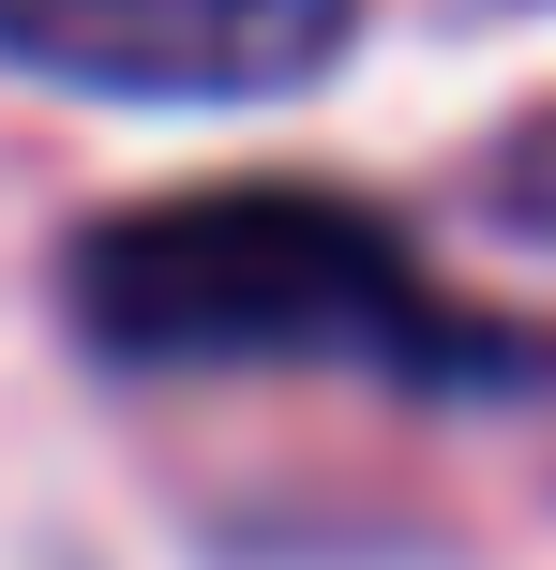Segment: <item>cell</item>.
Returning <instances> with one entry per match:
<instances>
[{
    "mask_svg": "<svg viewBox=\"0 0 556 570\" xmlns=\"http://www.w3.org/2000/svg\"><path fill=\"white\" fill-rule=\"evenodd\" d=\"M361 0H0V60L120 106H256L331 76Z\"/></svg>",
    "mask_w": 556,
    "mask_h": 570,
    "instance_id": "7a4b0ae2",
    "label": "cell"
},
{
    "mask_svg": "<svg viewBox=\"0 0 556 570\" xmlns=\"http://www.w3.org/2000/svg\"><path fill=\"white\" fill-rule=\"evenodd\" d=\"M60 301L106 361L211 375V361H377L407 391H511L527 331L467 315L407 240L331 180H196V196L106 210L60 256Z\"/></svg>",
    "mask_w": 556,
    "mask_h": 570,
    "instance_id": "6da1fadb",
    "label": "cell"
}]
</instances>
